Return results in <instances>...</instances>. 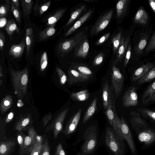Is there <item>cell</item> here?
Masks as SVG:
<instances>
[{
    "label": "cell",
    "mask_w": 155,
    "mask_h": 155,
    "mask_svg": "<svg viewBox=\"0 0 155 155\" xmlns=\"http://www.w3.org/2000/svg\"><path fill=\"white\" fill-rule=\"evenodd\" d=\"M11 74L15 93L18 98L22 99L27 92L28 80L27 68L19 71L11 69Z\"/></svg>",
    "instance_id": "cell-1"
},
{
    "label": "cell",
    "mask_w": 155,
    "mask_h": 155,
    "mask_svg": "<svg viewBox=\"0 0 155 155\" xmlns=\"http://www.w3.org/2000/svg\"><path fill=\"white\" fill-rule=\"evenodd\" d=\"M123 140L111 127L107 128L105 143L115 155H124V145Z\"/></svg>",
    "instance_id": "cell-2"
},
{
    "label": "cell",
    "mask_w": 155,
    "mask_h": 155,
    "mask_svg": "<svg viewBox=\"0 0 155 155\" xmlns=\"http://www.w3.org/2000/svg\"><path fill=\"white\" fill-rule=\"evenodd\" d=\"M116 123L120 135L126 140L132 153L135 154L136 152V147L131 132L125 120L122 116L120 119L117 115Z\"/></svg>",
    "instance_id": "cell-3"
},
{
    "label": "cell",
    "mask_w": 155,
    "mask_h": 155,
    "mask_svg": "<svg viewBox=\"0 0 155 155\" xmlns=\"http://www.w3.org/2000/svg\"><path fill=\"white\" fill-rule=\"evenodd\" d=\"M86 36L85 31H82L75 35L71 38L61 41L58 47V53L62 55H66L81 42Z\"/></svg>",
    "instance_id": "cell-4"
},
{
    "label": "cell",
    "mask_w": 155,
    "mask_h": 155,
    "mask_svg": "<svg viewBox=\"0 0 155 155\" xmlns=\"http://www.w3.org/2000/svg\"><path fill=\"white\" fill-rule=\"evenodd\" d=\"M113 14V10H110L101 15L92 27L90 31L93 35H97L103 30L108 25L112 19Z\"/></svg>",
    "instance_id": "cell-5"
},
{
    "label": "cell",
    "mask_w": 155,
    "mask_h": 155,
    "mask_svg": "<svg viewBox=\"0 0 155 155\" xmlns=\"http://www.w3.org/2000/svg\"><path fill=\"white\" fill-rule=\"evenodd\" d=\"M124 77L119 68L114 65L112 68L111 85L116 98L120 94L123 87Z\"/></svg>",
    "instance_id": "cell-6"
},
{
    "label": "cell",
    "mask_w": 155,
    "mask_h": 155,
    "mask_svg": "<svg viewBox=\"0 0 155 155\" xmlns=\"http://www.w3.org/2000/svg\"><path fill=\"white\" fill-rule=\"evenodd\" d=\"M69 110L68 109H65L57 116L54 120L46 129L45 132L53 130L54 138L56 139L58 136L63 129V124L65 117Z\"/></svg>",
    "instance_id": "cell-7"
},
{
    "label": "cell",
    "mask_w": 155,
    "mask_h": 155,
    "mask_svg": "<svg viewBox=\"0 0 155 155\" xmlns=\"http://www.w3.org/2000/svg\"><path fill=\"white\" fill-rule=\"evenodd\" d=\"M90 132L82 147V155H85L92 153L97 144V133L96 127H90Z\"/></svg>",
    "instance_id": "cell-8"
},
{
    "label": "cell",
    "mask_w": 155,
    "mask_h": 155,
    "mask_svg": "<svg viewBox=\"0 0 155 155\" xmlns=\"http://www.w3.org/2000/svg\"><path fill=\"white\" fill-rule=\"evenodd\" d=\"M137 89V88L133 86L130 87L124 93L122 97V104L124 107H134L138 104Z\"/></svg>",
    "instance_id": "cell-9"
},
{
    "label": "cell",
    "mask_w": 155,
    "mask_h": 155,
    "mask_svg": "<svg viewBox=\"0 0 155 155\" xmlns=\"http://www.w3.org/2000/svg\"><path fill=\"white\" fill-rule=\"evenodd\" d=\"M102 97L103 105L105 110L110 105L115 106V99L114 94L107 80L103 84Z\"/></svg>",
    "instance_id": "cell-10"
},
{
    "label": "cell",
    "mask_w": 155,
    "mask_h": 155,
    "mask_svg": "<svg viewBox=\"0 0 155 155\" xmlns=\"http://www.w3.org/2000/svg\"><path fill=\"white\" fill-rule=\"evenodd\" d=\"M37 133L33 127H31L28 130V135L26 136L24 141V151L23 155L30 153L36 140Z\"/></svg>",
    "instance_id": "cell-11"
},
{
    "label": "cell",
    "mask_w": 155,
    "mask_h": 155,
    "mask_svg": "<svg viewBox=\"0 0 155 155\" xmlns=\"http://www.w3.org/2000/svg\"><path fill=\"white\" fill-rule=\"evenodd\" d=\"M68 74V82L70 85L87 81L91 78V76L83 74L77 70L71 69L69 70Z\"/></svg>",
    "instance_id": "cell-12"
},
{
    "label": "cell",
    "mask_w": 155,
    "mask_h": 155,
    "mask_svg": "<svg viewBox=\"0 0 155 155\" xmlns=\"http://www.w3.org/2000/svg\"><path fill=\"white\" fill-rule=\"evenodd\" d=\"M17 141L13 138L0 141V155H10L15 150Z\"/></svg>",
    "instance_id": "cell-13"
},
{
    "label": "cell",
    "mask_w": 155,
    "mask_h": 155,
    "mask_svg": "<svg viewBox=\"0 0 155 155\" xmlns=\"http://www.w3.org/2000/svg\"><path fill=\"white\" fill-rule=\"evenodd\" d=\"M81 109L80 108L78 112L69 120L67 124L63 133L67 135L74 132L77 128L80 118Z\"/></svg>",
    "instance_id": "cell-14"
},
{
    "label": "cell",
    "mask_w": 155,
    "mask_h": 155,
    "mask_svg": "<svg viewBox=\"0 0 155 155\" xmlns=\"http://www.w3.org/2000/svg\"><path fill=\"white\" fill-rule=\"evenodd\" d=\"M105 114L109 123L112 129L120 138L124 140V139L121 137L119 134L117 126L116 117L117 115L115 110V106L110 105L105 110Z\"/></svg>",
    "instance_id": "cell-15"
},
{
    "label": "cell",
    "mask_w": 155,
    "mask_h": 155,
    "mask_svg": "<svg viewBox=\"0 0 155 155\" xmlns=\"http://www.w3.org/2000/svg\"><path fill=\"white\" fill-rule=\"evenodd\" d=\"M74 56L85 58L88 53L89 45L87 37L75 47Z\"/></svg>",
    "instance_id": "cell-16"
},
{
    "label": "cell",
    "mask_w": 155,
    "mask_h": 155,
    "mask_svg": "<svg viewBox=\"0 0 155 155\" xmlns=\"http://www.w3.org/2000/svg\"><path fill=\"white\" fill-rule=\"evenodd\" d=\"M139 141L146 145H149L155 141V130L146 129L141 131L138 134Z\"/></svg>",
    "instance_id": "cell-17"
},
{
    "label": "cell",
    "mask_w": 155,
    "mask_h": 155,
    "mask_svg": "<svg viewBox=\"0 0 155 155\" xmlns=\"http://www.w3.org/2000/svg\"><path fill=\"white\" fill-rule=\"evenodd\" d=\"M131 118L130 122L133 127L137 130L140 129L146 128L147 124L146 122L140 116L139 112L136 111H132L130 113Z\"/></svg>",
    "instance_id": "cell-18"
},
{
    "label": "cell",
    "mask_w": 155,
    "mask_h": 155,
    "mask_svg": "<svg viewBox=\"0 0 155 155\" xmlns=\"http://www.w3.org/2000/svg\"><path fill=\"white\" fill-rule=\"evenodd\" d=\"M155 66L152 63H148L142 65L137 69L132 76V80L136 81L144 76L148 72Z\"/></svg>",
    "instance_id": "cell-19"
},
{
    "label": "cell",
    "mask_w": 155,
    "mask_h": 155,
    "mask_svg": "<svg viewBox=\"0 0 155 155\" xmlns=\"http://www.w3.org/2000/svg\"><path fill=\"white\" fill-rule=\"evenodd\" d=\"M130 41L129 36L125 38L123 36L117 52V62L120 61L125 56Z\"/></svg>",
    "instance_id": "cell-20"
},
{
    "label": "cell",
    "mask_w": 155,
    "mask_h": 155,
    "mask_svg": "<svg viewBox=\"0 0 155 155\" xmlns=\"http://www.w3.org/2000/svg\"><path fill=\"white\" fill-rule=\"evenodd\" d=\"M26 45V41L23 39L18 45L14 44L9 50V54L15 58H18L22 54Z\"/></svg>",
    "instance_id": "cell-21"
},
{
    "label": "cell",
    "mask_w": 155,
    "mask_h": 155,
    "mask_svg": "<svg viewBox=\"0 0 155 155\" xmlns=\"http://www.w3.org/2000/svg\"><path fill=\"white\" fill-rule=\"evenodd\" d=\"M92 13V10H90L84 14L68 29L65 33V36H67L74 32L88 19Z\"/></svg>",
    "instance_id": "cell-22"
},
{
    "label": "cell",
    "mask_w": 155,
    "mask_h": 155,
    "mask_svg": "<svg viewBox=\"0 0 155 155\" xmlns=\"http://www.w3.org/2000/svg\"><path fill=\"white\" fill-rule=\"evenodd\" d=\"M148 20V16L146 11L143 7H140L134 16V22L145 25L147 24Z\"/></svg>",
    "instance_id": "cell-23"
},
{
    "label": "cell",
    "mask_w": 155,
    "mask_h": 155,
    "mask_svg": "<svg viewBox=\"0 0 155 155\" xmlns=\"http://www.w3.org/2000/svg\"><path fill=\"white\" fill-rule=\"evenodd\" d=\"M30 121L31 117L29 115L21 117L17 120L13 129L18 132H22L27 128Z\"/></svg>",
    "instance_id": "cell-24"
},
{
    "label": "cell",
    "mask_w": 155,
    "mask_h": 155,
    "mask_svg": "<svg viewBox=\"0 0 155 155\" xmlns=\"http://www.w3.org/2000/svg\"><path fill=\"white\" fill-rule=\"evenodd\" d=\"M129 1V0H120L117 2L116 9L117 16L118 18H120L125 15Z\"/></svg>",
    "instance_id": "cell-25"
},
{
    "label": "cell",
    "mask_w": 155,
    "mask_h": 155,
    "mask_svg": "<svg viewBox=\"0 0 155 155\" xmlns=\"http://www.w3.org/2000/svg\"><path fill=\"white\" fill-rule=\"evenodd\" d=\"M97 98L95 97L88 106L83 119V124L86 122L94 114L97 108Z\"/></svg>",
    "instance_id": "cell-26"
},
{
    "label": "cell",
    "mask_w": 155,
    "mask_h": 155,
    "mask_svg": "<svg viewBox=\"0 0 155 155\" xmlns=\"http://www.w3.org/2000/svg\"><path fill=\"white\" fill-rule=\"evenodd\" d=\"M155 93V80L149 86L142 96V102L144 104H148L153 95Z\"/></svg>",
    "instance_id": "cell-27"
},
{
    "label": "cell",
    "mask_w": 155,
    "mask_h": 155,
    "mask_svg": "<svg viewBox=\"0 0 155 155\" xmlns=\"http://www.w3.org/2000/svg\"><path fill=\"white\" fill-rule=\"evenodd\" d=\"M89 97V93L87 89L82 90L77 92L72 93L70 95V97L73 100L78 101H86Z\"/></svg>",
    "instance_id": "cell-28"
},
{
    "label": "cell",
    "mask_w": 155,
    "mask_h": 155,
    "mask_svg": "<svg viewBox=\"0 0 155 155\" xmlns=\"http://www.w3.org/2000/svg\"><path fill=\"white\" fill-rule=\"evenodd\" d=\"M13 97L12 96L8 95L2 100L0 105L1 114H4L12 106L13 103Z\"/></svg>",
    "instance_id": "cell-29"
},
{
    "label": "cell",
    "mask_w": 155,
    "mask_h": 155,
    "mask_svg": "<svg viewBox=\"0 0 155 155\" xmlns=\"http://www.w3.org/2000/svg\"><path fill=\"white\" fill-rule=\"evenodd\" d=\"M43 140L42 136L37 135L36 142L30 153V155H40Z\"/></svg>",
    "instance_id": "cell-30"
},
{
    "label": "cell",
    "mask_w": 155,
    "mask_h": 155,
    "mask_svg": "<svg viewBox=\"0 0 155 155\" xmlns=\"http://www.w3.org/2000/svg\"><path fill=\"white\" fill-rule=\"evenodd\" d=\"M55 24L49 26L44 30L41 31L39 35V38L41 41L46 39L52 36L55 33L54 28Z\"/></svg>",
    "instance_id": "cell-31"
},
{
    "label": "cell",
    "mask_w": 155,
    "mask_h": 155,
    "mask_svg": "<svg viewBox=\"0 0 155 155\" xmlns=\"http://www.w3.org/2000/svg\"><path fill=\"white\" fill-rule=\"evenodd\" d=\"M66 11V9L63 8L56 11L53 16L48 18V19L47 25L49 26L55 24L62 17Z\"/></svg>",
    "instance_id": "cell-32"
},
{
    "label": "cell",
    "mask_w": 155,
    "mask_h": 155,
    "mask_svg": "<svg viewBox=\"0 0 155 155\" xmlns=\"http://www.w3.org/2000/svg\"><path fill=\"white\" fill-rule=\"evenodd\" d=\"M5 30L7 34L10 37L11 39H12V36L15 31L18 33L19 32V29L15 21L13 19L8 20L5 27Z\"/></svg>",
    "instance_id": "cell-33"
},
{
    "label": "cell",
    "mask_w": 155,
    "mask_h": 155,
    "mask_svg": "<svg viewBox=\"0 0 155 155\" xmlns=\"http://www.w3.org/2000/svg\"><path fill=\"white\" fill-rule=\"evenodd\" d=\"M147 36L146 35L143 36L140 40L134 49V52L138 56L141 55L147 43Z\"/></svg>",
    "instance_id": "cell-34"
},
{
    "label": "cell",
    "mask_w": 155,
    "mask_h": 155,
    "mask_svg": "<svg viewBox=\"0 0 155 155\" xmlns=\"http://www.w3.org/2000/svg\"><path fill=\"white\" fill-rule=\"evenodd\" d=\"M86 8V5H83L76 8L71 14L66 26H68L72 23L84 11Z\"/></svg>",
    "instance_id": "cell-35"
},
{
    "label": "cell",
    "mask_w": 155,
    "mask_h": 155,
    "mask_svg": "<svg viewBox=\"0 0 155 155\" xmlns=\"http://www.w3.org/2000/svg\"><path fill=\"white\" fill-rule=\"evenodd\" d=\"M155 78V65L143 77L138 81L140 84L149 82Z\"/></svg>",
    "instance_id": "cell-36"
},
{
    "label": "cell",
    "mask_w": 155,
    "mask_h": 155,
    "mask_svg": "<svg viewBox=\"0 0 155 155\" xmlns=\"http://www.w3.org/2000/svg\"><path fill=\"white\" fill-rule=\"evenodd\" d=\"M21 6L24 16L30 14L33 4V1L31 0H21Z\"/></svg>",
    "instance_id": "cell-37"
},
{
    "label": "cell",
    "mask_w": 155,
    "mask_h": 155,
    "mask_svg": "<svg viewBox=\"0 0 155 155\" xmlns=\"http://www.w3.org/2000/svg\"><path fill=\"white\" fill-rule=\"evenodd\" d=\"M26 135L22 132H19L17 136V141L19 147V155H23L24 151V141Z\"/></svg>",
    "instance_id": "cell-38"
},
{
    "label": "cell",
    "mask_w": 155,
    "mask_h": 155,
    "mask_svg": "<svg viewBox=\"0 0 155 155\" xmlns=\"http://www.w3.org/2000/svg\"><path fill=\"white\" fill-rule=\"evenodd\" d=\"M138 111L144 117L149 118L155 121V111L147 108H141Z\"/></svg>",
    "instance_id": "cell-39"
},
{
    "label": "cell",
    "mask_w": 155,
    "mask_h": 155,
    "mask_svg": "<svg viewBox=\"0 0 155 155\" xmlns=\"http://www.w3.org/2000/svg\"><path fill=\"white\" fill-rule=\"evenodd\" d=\"M122 33L120 31L115 35L112 39V41L113 45V49L114 52H117L119 48L121 39Z\"/></svg>",
    "instance_id": "cell-40"
},
{
    "label": "cell",
    "mask_w": 155,
    "mask_h": 155,
    "mask_svg": "<svg viewBox=\"0 0 155 155\" xmlns=\"http://www.w3.org/2000/svg\"><path fill=\"white\" fill-rule=\"evenodd\" d=\"M11 9L16 21L19 24L21 23V16L19 9L17 8L15 5L11 2Z\"/></svg>",
    "instance_id": "cell-41"
},
{
    "label": "cell",
    "mask_w": 155,
    "mask_h": 155,
    "mask_svg": "<svg viewBox=\"0 0 155 155\" xmlns=\"http://www.w3.org/2000/svg\"><path fill=\"white\" fill-rule=\"evenodd\" d=\"M50 150L48 139L46 138L43 144L40 155H50Z\"/></svg>",
    "instance_id": "cell-42"
},
{
    "label": "cell",
    "mask_w": 155,
    "mask_h": 155,
    "mask_svg": "<svg viewBox=\"0 0 155 155\" xmlns=\"http://www.w3.org/2000/svg\"><path fill=\"white\" fill-rule=\"evenodd\" d=\"M48 64V58L47 53L44 51L43 53L40 60V70L43 71L47 67Z\"/></svg>",
    "instance_id": "cell-43"
},
{
    "label": "cell",
    "mask_w": 155,
    "mask_h": 155,
    "mask_svg": "<svg viewBox=\"0 0 155 155\" xmlns=\"http://www.w3.org/2000/svg\"><path fill=\"white\" fill-rule=\"evenodd\" d=\"M56 70L59 77L60 84L63 85L67 81V76L64 72L59 68L56 67Z\"/></svg>",
    "instance_id": "cell-44"
},
{
    "label": "cell",
    "mask_w": 155,
    "mask_h": 155,
    "mask_svg": "<svg viewBox=\"0 0 155 155\" xmlns=\"http://www.w3.org/2000/svg\"><path fill=\"white\" fill-rule=\"evenodd\" d=\"M155 49V32L152 36L146 50V52H148Z\"/></svg>",
    "instance_id": "cell-45"
},
{
    "label": "cell",
    "mask_w": 155,
    "mask_h": 155,
    "mask_svg": "<svg viewBox=\"0 0 155 155\" xmlns=\"http://www.w3.org/2000/svg\"><path fill=\"white\" fill-rule=\"evenodd\" d=\"M33 35H26V45L27 55L28 56L30 51V48L33 40Z\"/></svg>",
    "instance_id": "cell-46"
},
{
    "label": "cell",
    "mask_w": 155,
    "mask_h": 155,
    "mask_svg": "<svg viewBox=\"0 0 155 155\" xmlns=\"http://www.w3.org/2000/svg\"><path fill=\"white\" fill-rule=\"evenodd\" d=\"M104 56V55L102 53H101L97 55L93 60V65L97 66L101 64L103 61Z\"/></svg>",
    "instance_id": "cell-47"
},
{
    "label": "cell",
    "mask_w": 155,
    "mask_h": 155,
    "mask_svg": "<svg viewBox=\"0 0 155 155\" xmlns=\"http://www.w3.org/2000/svg\"><path fill=\"white\" fill-rule=\"evenodd\" d=\"M77 70L81 73L87 75L91 76L93 74L92 71L89 68L85 66H78Z\"/></svg>",
    "instance_id": "cell-48"
},
{
    "label": "cell",
    "mask_w": 155,
    "mask_h": 155,
    "mask_svg": "<svg viewBox=\"0 0 155 155\" xmlns=\"http://www.w3.org/2000/svg\"><path fill=\"white\" fill-rule=\"evenodd\" d=\"M131 44H129L125 56L124 62V66L126 67L127 64L130 57L131 54Z\"/></svg>",
    "instance_id": "cell-49"
},
{
    "label": "cell",
    "mask_w": 155,
    "mask_h": 155,
    "mask_svg": "<svg viewBox=\"0 0 155 155\" xmlns=\"http://www.w3.org/2000/svg\"><path fill=\"white\" fill-rule=\"evenodd\" d=\"M9 8L8 7L5 5H2L0 7V17L3 18L7 16Z\"/></svg>",
    "instance_id": "cell-50"
},
{
    "label": "cell",
    "mask_w": 155,
    "mask_h": 155,
    "mask_svg": "<svg viewBox=\"0 0 155 155\" xmlns=\"http://www.w3.org/2000/svg\"><path fill=\"white\" fill-rule=\"evenodd\" d=\"M54 155H66L61 143H59L57 146L55 150Z\"/></svg>",
    "instance_id": "cell-51"
},
{
    "label": "cell",
    "mask_w": 155,
    "mask_h": 155,
    "mask_svg": "<svg viewBox=\"0 0 155 155\" xmlns=\"http://www.w3.org/2000/svg\"><path fill=\"white\" fill-rule=\"evenodd\" d=\"M110 35V33L105 34L97 41L96 43V45H98L103 43L108 39Z\"/></svg>",
    "instance_id": "cell-52"
},
{
    "label": "cell",
    "mask_w": 155,
    "mask_h": 155,
    "mask_svg": "<svg viewBox=\"0 0 155 155\" xmlns=\"http://www.w3.org/2000/svg\"><path fill=\"white\" fill-rule=\"evenodd\" d=\"M51 2L49 1L43 5L40 8L39 12L41 15L45 12L49 8L51 5Z\"/></svg>",
    "instance_id": "cell-53"
},
{
    "label": "cell",
    "mask_w": 155,
    "mask_h": 155,
    "mask_svg": "<svg viewBox=\"0 0 155 155\" xmlns=\"http://www.w3.org/2000/svg\"><path fill=\"white\" fill-rule=\"evenodd\" d=\"M5 41V38L3 32L1 30L0 31V49L3 50Z\"/></svg>",
    "instance_id": "cell-54"
},
{
    "label": "cell",
    "mask_w": 155,
    "mask_h": 155,
    "mask_svg": "<svg viewBox=\"0 0 155 155\" xmlns=\"http://www.w3.org/2000/svg\"><path fill=\"white\" fill-rule=\"evenodd\" d=\"M51 118L52 114L51 113L48 114L44 117L42 121V123L43 124V127H44L47 125L48 122Z\"/></svg>",
    "instance_id": "cell-55"
},
{
    "label": "cell",
    "mask_w": 155,
    "mask_h": 155,
    "mask_svg": "<svg viewBox=\"0 0 155 155\" xmlns=\"http://www.w3.org/2000/svg\"><path fill=\"white\" fill-rule=\"evenodd\" d=\"M14 113L11 112L8 114L5 120V122L8 123L10 122L13 119L14 117Z\"/></svg>",
    "instance_id": "cell-56"
},
{
    "label": "cell",
    "mask_w": 155,
    "mask_h": 155,
    "mask_svg": "<svg viewBox=\"0 0 155 155\" xmlns=\"http://www.w3.org/2000/svg\"><path fill=\"white\" fill-rule=\"evenodd\" d=\"M148 2L150 8L155 14V1L154 0H148Z\"/></svg>",
    "instance_id": "cell-57"
},
{
    "label": "cell",
    "mask_w": 155,
    "mask_h": 155,
    "mask_svg": "<svg viewBox=\"0 0 155 155\" xmlns=\"http://www.w3.org/2000/svg\"><path fill=\"white\" fill-rule=\"evenodd\" d=\"M3 73L2 70V65H0V86H1V84L3 82Z\"/></svg>",
    "instance_id": "cell-58"
},
{
    "label": "cell",
    "mask_w": 155,
    "mask_h": 155,
    "mask_svg": "<svg viewBox=\"0 0 155 155\" xmlns=\"http://www.w3.org/2000/svg\"><path fill=\"white\" fill-rule=\"evenodd\" d=\"M33 31L31 28H28L26 30V35H31L33 34Z\"/></svg>",
    "instance_id": "cell-59"
},
{
    "label": "cell",
    "mask_w": 155,
    "mask_h": 155,
    "mask_svg": "<svg viewBox=\"0 0 155 155\" xmlns=\"http://www.w3.org/2000/svg\"><path fill=\"white\" fill-rule=\"evenodd\" d=\"M11 2H12L17 8L19 9V1L18 0H12Z\"/></svg>",
    "instance_id": "cell-60"
},
{
    "label": "cell",
    "mask_w": 155,
    "mask_h": 155,
    "mask_svg": "<svg viewBox=\"0 0 155 155\" xmlns=\"http://www.w3.org/2000/svg\"><path fill=\"white\" fill-rule=\"evenodd\" d=\"M150 101H155V93L151 97L150 100Z\"/></svg>",
    "instance_id": "cell-61"
},
{
    "label": "cell",
    "mask_w": 155,
    "mask_h": 155,
    "mask_svg": "<svg viewBox=\"0 0 155 155\" xmlns=\"http://www.w3.org/2000/svg\"></svg>",
    "instance_id": "cell-62"
}]
</instances>
